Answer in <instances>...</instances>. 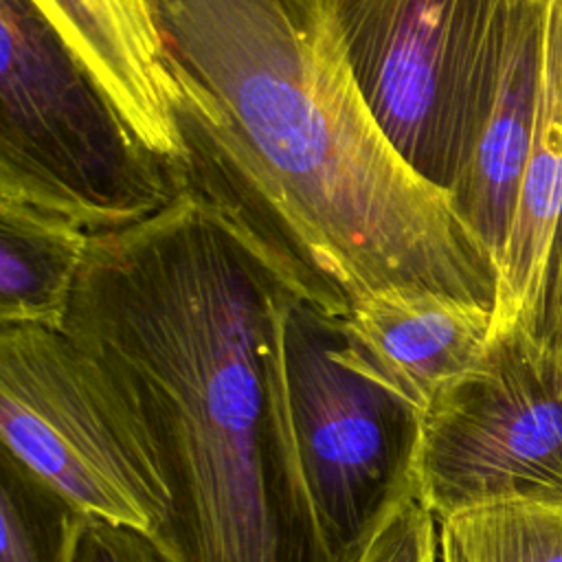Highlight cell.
I'll list each match as a JSON object with an SVG mask.
<instances>
[{
  "label": "cell",
  "mask_w": 562,
  "mask_h": 562,
  "mask_svg": "<svg viewBox=\"0 0 562 562\" xmlns=\"http://www.w3.org/2000/svg\"><path fill=\"white\" fill-rule=\"evenodd\" d=\"M294 296L193 193L90 237L61 331L156 474L165 562H338L303 479L283 375Z\"/></svg>",
  "instance_id": "cell-1"
},
{
  "label": "cell",
  "mask_w": 562,
  "mask_h": 562,
  "mask_svg": "<svg viewBox=\"0 0 562 562\" xmlns=\"http://www.w3.org/2000/svg\"><path fill=\"white\" fill-rule=\"evenodd\" d=\"M187 121L244 167L329 314L382 288L496 312L498 266L446 191L395 151L329 0H151Z\"/></svg>",
  "instance_id": "cell-2"
},
{
  "label": "cell",
  "mask_w": 562,
  "mask_h": 562,
  "mask_svg": "<svg viewBox=\"0 0 562 562\" xmlns=\"http://www.w3.org/2000/svg\"><path fill=\"white\" fill-rule=\"evenodd\" d=\"M0 198L97 235L182 191L33 0H0Z\"/></svg>",
  "instance_id": "cell-3"
},
{
  "label": "cell",
  "mask_w": 562,
  "mask_h": 562,
  "mask_svg": "<svg viewBox=\"0 0 562 562\" xmlns=\"http://www.w3.org/2000/svg\"><path fill=\"white\" fill-rule=\"evenodd\" d=\"M395 151L450 195L492 105L512 0H329Z\"/></svg>",
  "instance_id": "cell-4"
},
{
  "label": "cell",
  "mask_w": 562,
  "mask_h": 562,
  "mask_svg": "<svg viewBox=\"0 0 562 562\" xmlns=\"http://www.w3.org/2000/svg\"><path fill=\"white\" fill-rule=\"evenodd\" d=\"M283 375L296 452L338 562H358L384 522L417 498L424 413L338 347L334 316L290 296Z\"/></svg>",
  "instance_id": "cell-5"
},
{
  "label": "cell",
  "mask_w": 562,
  "mask_h": 562,
  "mask_svg": "<svg viewBox=\"0 0 562 562\" xmlns=\"http://www.w3.org/2000/svg\"><path fill=\"white\" fill-rule=\"evenodd\" d=\"M0 441L92 518L151 538L169 514L97 364L61 329L0 325Z\"/></svg>",
  "instance_id": "cell-6"
},
{
  "label": "cell",
  "mask_w": 562,
  "mask_h": 562,
  "mask_svg": "<svg viewBox=\"0 0 562 562\" xmlns=\"http://www.w3.org/2000/svg\"><path fill=\"white\" fill-rule=\"evenodd\" d=\"M417 501L439 520L503 503L562 505V364L520 325L426 408Z\"/></svg>",
  "instance_id": "cell-7"
},
{
  "label": "cell",
  "mask_w": 562,
  "mask_h": 562,
  "mask_svg": "<svg viewBox=\"0 0 562 562\" xmlns=\"http://www.w3.org/2000/svg\"><path fill=\"white\" fill-rule=\"evenodd\" d=\"M334 321L345 360L426 413L481 360L494 310L424 288H382Z\"/></svg>",
  "instance_id": "cell-8"
},
{
  "label": "cell",
  "mask_w": 562,
  "mask_h": 562,
  "mask_svg": "<svg viewBox=\"0 0 562 562\" xmlns=\"http://www.w3.org/2000/svg\"><path fill=\"white\" fill-rule=\"evenodd\" d=\"M147 151L184 191L189 151L180 88L151 0H33Z\"/></svg>",
  "instance_id": "cell-9"
},
{
  "label": "cell",
  "mask_w": 562,
  "mask_h": 562,
  "mask_svg": "<svg viewBox=\"0 0 562 562\" xmlns=\"http://www.w3.org/2000/svg\"><path fill=\"white\" fill-rule=\"evenodd\" d=\"M542 37L544 0H512L496 92L468 162L450 189L454 211L490 250L496 266H501L509 237L533 138Z\"/></svg>",
  "instance_id": "cell-10"
},
{
  "label": "cell",
  "mask_w": 562,
  "mask_h": 562,
  "mask_svg": "<svg viewBox=\"0 0 562 562\" xmlns=\"http://www.w3.org/2000/svg\"><path fill=\"white\" fill-rule=\"evenodd\" d=\"M562 241V0H544L542 72L533 138L498 266L494 329L538 336ZM492 329V331H494Z\"/></svg>",
  "instance_id": "cell-11"
},
{
  "label": "cell",
  "mask_w": 562,
  "mask_h": 562,
  "mask_svg": "<svg viewBox=\"0 0 562 562\" xmlns=\"http://www.w3.org/2000/svg\"><path fill=\"white\" fill-rule=\"evenodd\" d=\"M90 237L61 215L0 198V325L61 329Z\"/></svg>",
  "instance_id": "cell-12"
},
{
  "label": "cell",
  "mask_w": 562,
  "mask_h": 562,
  "mask_svg": "<svg viewBox=\"0 0 562 562\" xmlns=\"http://www.w3.org/2000/svg\"><path fill=\"white\" fill-rule=\"evenodd\" d=\"M439 562H562V505L503 501L437 520Z\"/></svg>",
  "instance_id": "cell-13"
},
{
  "label": "cell",
  "mask_w": 562,
  "mask_h": 562,
  "mask_svg": "<svg viewBox=\"0 0 562 562\" xmlns=\"http://www.w3.org/2000/svg\"><path fill=\"white\" fill-rule=\"evenodd\" d=\"M88 514L0 450V562H72Z\"/></svg>",
  "instance_id": "cell-14"
},
{
  "label": "cell",
  "mask_w": 562,
  "mask_h": 562,
  "mask_svg": "<svg viewBox=\"0 0 562 562\" xmlns=\"http://www.w3.org/2000/svg\"><path fill=\"white\" fill-rule=\"evenodd\" d=\"M358 562H439L437 518L411 498L384 522Z\"/></svg>",
  "instance_id": "cell-15"
},
{
  "label": "cell",
  "mask_w": 562,
  "mask_h": 562,
  "mask_svg": "<svg viewBox=\"0 0 562 562\" xmlns=\"http://www.w3.org/2000/svg\"><path fill=\"white\" fill-rule=\"evenodd\" d=\"M72 562H165L154 542L130 527L88 516Z\"/></svg>",
  "instance_id": "cell-16"
},
{
  "label": "cell",
  "mask_w": 562,
  "mask_h": 562,
  "mask_svg": "<svg viewBox=\"0 0 562 562\" xmlns=\"http://www.w3.org/2000/svg\"><path fill=\"white\" fill-rule=\"evenodd\" d=\"M536 338H540L562 364V241H560V250H558V261H555V270H553V281H551V290H549V299H547L544 318H542V325H540V331Z\"/></svg>",
  "instance_id": "cell-17"
}]
</instances>
